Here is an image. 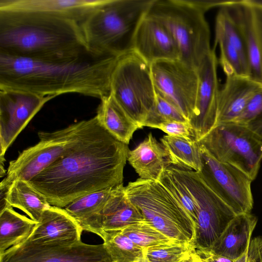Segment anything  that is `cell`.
Wrapping results in <instances>:
<instances>
[{"instance_id": "obj_10", "label": "cell", "mask_w": 262, "mask_h": 262, "mask_svg": "<svg viewBox=\"0 0 262 262\" xmlns=\"http://www.w3.org/2000/svg\"><path fill=\"white\" fill-rule=\"evenodd\" d=\"M80 121L53 132H39V142L9 163L0 188L9 189L17 179L28 182L63 154L80 127Z\"/></svg>"}, {"instance_id": "obj_40", "label": "cell", "mask_w": 262, "mask_h": 262, "mask_svg": "<svg viewBox=\"0 0 262 262\" xmlns=\"http://www.w3.org/2000/svg\"><path fill=\"white\" fill-rule=\"evenodd\" d=\"M181 262H202L196 250L192 252L189 255Z\"/></svg>"}, {"instance_id": "obj_28", "label": "cell", "mask_w": 262, "mask_h": 262, "mask_svg": "<svg viewBox=\"0 0 262 262\" xmlns=\"http://www.w3.org/2000/svg\"><path fill=\"white\" fill-rule=\"evenodd\" d=\"M168 154L170 165L184 167L200 172L202 162L200 145L195 140H189L169 135L160 139Z\"/></svg>"}, {"instance_id": "obj_24", "label": "cell", "mask_w": 262, "mask_h": 262, "mask_svg": "<svg viewBox=\"0 0 262 262\" xmlns=\"http://www.w3.org/2000/svg\"><path fill=\"white\" fill-rule=\"evenodd\" d=\"M127 161L139 178L145 180L157 181L170 165L167 151L151 133L135 148L128 150Z\"/></svg>"}, {"instance_id": "obj_25", "label": "cell", "mask_w": 262, "mask_h": 262, "mask_svg": "<svg viewBox=\"0 0 262 262\" xmlns=\"http://www.w3.org/2000/svg\"><path fill=\"white\" fill-rule=\"evenodd\" d=\"M99 123L119 141L128 145L134 133L140 127L117 102L112 95L100 99L97 110Z\"/></svg>"}, {"instance_id": "obj_39", "label": "cell", "mask_w": 262, "mask_h": 262, "mask_svg": "<svg viewBox=\"0 0 262 262\" xmlns=\"http://www.w3.org/2000/svg\"><path fill=\"white\" fill-rule=\"evenodd\" d=\"M247 125L262 138V114Z\"/></svg>"}, {"instance_id": "obj_31", "label": "cell", "mask_w": 262, "mask_h": 262, "mask_svg": "<svg viewBox=\"0 0 262 262\" xmlns=\"http://www.w3.org/2000/svg\"><path fill=\"white\" fill-rule=\"evenodd\" d=\"M158 180L170 192L189 214L195 224L198 219V207L186 186L169 167H165Z\"/></svg>"}, {"instance_id": "obj_23", "label": "cell", "mask_w": 262, "mask_h": 262, "mask_svg": "<svg viewBox=\"0 0 262 262\" xmlns=\"http://www.w3.org/2000/svg\"><path fill=\"white\" fill-rule=\"evenodd\" d=\"M257 222V217L251 213L236 215L209 249L236 260L247 251Z\"/></svg>"}, {"instance_id": "obj_22", "label": "cell", "mask_w": 262, "mask_h": 262, "mask_svg": "<svg viewBox=\"0 0 262 262\" xmlns=\"http://www.w3.org/2000/svg\"><path fill=\"white\" fill-rule=\"evenodd\" d=\"M220 90L216 125L235 122L251 98L262 89V85L249 77L226 76Z\"/></svg>"}, {"instance_id": "obj_6", "label": "cell", "mask_w": 262, "mask_h": 262, "mask_svg": "<svg viewBox=\"0 0 262 262\" xmlns=\"http://www.w3.org/2000/svg\"><path fill=\"white\" fill-rule=\"evenodd\" d=\"M147 13L170 32L179 50V60L197 70L213 49L205 13L187 0H154Z\"/></svg>"}, {"instance_id": "obj_14", "label": "cell", "mask_w": 262, "mask_h": 262, "mask_svg": "<svg viewBox=\"0 0 262 262\" xmlns=\"http://www.w3.org/2000/svg\"><path fill=\"white\" fill-rule=\"evenodd\" d=\"M54 96H41L22 91L0 90V157L30 121Z\"/></svg>"}, {"instance_id": "obj_30", "label": "cell", "mask_w": 262, "mask_h": 262, "mask_svg": "<svg viewBox=\"0 0 262 262\" xmlns=\"http://www.w3.org/2000/svg\"><path fill=\"white\" fill-rule=\"evenodd\" d=\"M115 187L94 191L81 196L64 208L78 223H80L95 215L102 209L112 194Z\"/></svg>"}, {"instance_id": "obj_43", "label": "cell", "mask_w": 262, "mask_h": 262, "mask_svg": "<svg viewBox=\"0 0 262 262\" xmlns=\"http://www.w3.org/2000/svg\"><path fill=\"white\" fill-rule=\"evenodd\" d=\"M136 262H150L147 258H146L145 257L140 260H138Z\"/></svg>"}, {"instance_id": "obj_18", "label": "cell", "mask_w": 262, "mask_h": 262, "mask_svg": "<svg viewBox=\"0 0 262 262\" xmlns=\"http://www.w3.org/2000/svg\"><path fill=\"white\" fill-rule=\"evenodd\" d=\"M132 50L150 65L159 61L180 58L178 45L170 32L147 13L136 28Z\"/></svg>"}, {"instance_id": "obj_37", "label": "cell", "mask_w": 262, "mask_h": 262, "mask_svg": "<svg viewBox=\"0 0 262 262\" xmlns=\"http://www.w3.org/2000/svg\"><path fill=\"white\" fill-rule=\"evenodd\" d=\"M234 262H262V235L251 239L246 252Z\"/></svg>"}, {"instance_id": "obj_13", "label": "cell", "mask_w": 262, "mask_h": 262, "mask_svg": "<svg viewBox=\"0 0 262 262\" xmlns=\"http://www.w3.org/2000/svg\"><path fill=\"white\" fill-rule=\"evenodd\" d=\"M0 262H112L103 244L34 243L26 239L0 255Z\"/></svg>"}, {"instance_id": "obj_12", "label": "cell", "mask_w": 262, "mask_h": 262, "mask_svg": "<svg viewBox=\"0 0 262 262\" xmlns=\"http://www.w3.org/2000/svg\"><path fill=\"white\" fill-rule=\"evenodd\" d=\"M150 66L156 92L176 107L189 122L195 108L199 84L197 70L179 60H162Z\"/></svg>"}, {"instance_id": "obj_3", "label": "cell", "mask_w": 262, "mask_h": 262, "mask_svg": "<svg viewBox=\"0 0 262 262\" xmlns=\"http://www.w3.org/2000/svg\"><path fill=\"white\" fill-rule=\"evenodd\" d=\"M89 50L75 21L41 12L0 10V54L57 60Z\"/></svg>"}, {"instance_id": "obj_8", "label": "cell", "mask_w": 262, "mask_h": 262, "mask_svg": "<svg viewBox=\"0 0 262 262\" xmlns=\"http://www.w3.org/2000/svg\"><path fill=\"white\" fill-rule=\"evenodd\" d=\"M217 161L256 178L262 161V138L247 125L220 124L198 141Z\"/></svg>"}, {"instance_id": "obj_42", "label": "cell", "mask_w": 262, "mask_h": 262, "mask_svg": "<svg viewBox=\"0 0 262 262\" xmlns=\"http://www.w3.org/2000/svg\"><path fill=\"white\" fill-rule=\"evenodd\" d=\"M253 3L262 6V0H250Z\"/></svg>"}, {"instance_id": "obj_26", "label": "cell", "mask_w": 262, "mask_h": 262, "mask_svg": "<svg viewBox=\"0 0 262 262\" xmlns=\"http://www.w3.org/2000/svg\"><path fill=\"white\" fill-rule=\"evenodd\" d=\"M7 204L26 213L38 222L45 210L51 205L46 198L27 181L17 179L10 185L6 197Z\"/></svg>"}, {"instance_id": "obj_34", "label": "cell", "mask_w": 262, "mask_h": 262, "mask_svg": "<svg viewBox=\"0 0 262 262\" xmlns=\"http://www.w3.org/2000/svg\"><path fill=\"white\" fill-rule=\"evenodd\" d=\"M173 121L189 122L176 107L156 92L155 103L144 126L156 128L160 124Z\"/></svg>"}, {"instance_id": "obj_17", "label": "cell", "mask_w": 262, "mask_h": 262, "mask_svg": "<svg viewBox=\"0 0 262 262\" xmlns=\"http://www.w3.org/2000/svg\"><path fill=\"white\" fill-rule=\"evenodd\" d=\"M228 8L245 44L250 78L262 85V6L238 0Z\"/></svg>"}, {"instance_id": "obj_11", "label": "cell", "mask_w": 262, "mask_h": 262, "mask_svg": "<svg viewBox=\"0 0 262 262\" xmlns=\"http://www.w3.org/2000/svg\"><path fill=\"white\" fill-rule=\"evenodd\" d=\"M200 149L202 169L198 173L204 181L236 215L251 213L253 180L238 168L217 161L200 145Z\"/></svg>"}, {"instance_id": "obj_35", "label": "cell", "mask_w": 262, "mask_h": 262, "mask_svg": "<svg viewBox=\"0 0 262 262\" xmlns=\"http://www.w3.org/2000/svg\"><path fill=\"white\" fill-rule=\"evenodd\" d=\"M156 128L162 130L167 135L195 140V135L191 124L188 122L173 121L158 125Z\"/></svg>"}, {"instance_id": "obj_9", "label": "cell", "mask_w": 262, "mask_h": 262, "mask_svg": "<svg viewBox=\"0 0 262 262\" xmlns=\"http://www.w3.org/2000/svg\"><path fill=\"white\" fill-rule=\"evenodd\" d=\"M169 167L186 186L198 207L195 248L196 250L209 249L236 214L198 172L173 165Z\"/></svg>"}, {"instance_id": "obj_21", "label": "cell", "mask_w": 262, "mask_h": 262, "mask_svg": "<svg viewBox=\"0 0 262 262\" xmlns=\"http://www.w3.org/2000/svg\"><path fill=\"white\" fill-rule=\"evenodd\" d=\"M106 0H0V10L47 13L80 24Z\"/></svg>"}, {"instance_id": "obj_7", "label": "cell", "mask_w": 262, "mask_h": 262, "mask_svg": "<svg viewBox=\"0 0 262 262\" xmlns=\"http://www.w3.org/2000/svg\"><path fill=\"white\" fill-rule=\"evenodd\" d=\"M110 94L142 128L156 98L150 64L133 50L120 56L111 76Z\"/></svg>"}, {"instance_id": "obj_2", "label": "cell", "mask_w": 262, "mask_h": 262, "mask_svg": "<svg viewBox=\"0 0 262 262\" xmlns=\"http://www.w3.org/2000/svg\"><path fill=\"white\" fill-rule=\"evenodd\" d=\"M119 57L91 49L57 60L0 54V90L41 96L78 93L100 99L110 94L111 76Z\"/></svg>"}, {"instance_id": "obj_20", "label": "cell", "mask_w": 262, "mask_h": 262, "mask_svg": "<svg viewBox=\"0 0 262 262\" xmlns=\"http://www.w3.org/2000/svg\"><path fill=\"white\" fill-rule=\"evenodd\" d=\"M83 230L64 208L50 206L27 239L39 244H73L81 241Z\"/></svg>"}, {"instance_id": "obj_5", "label": "cell", "mask_w": 262, "mask_h": 262, "mask_svg": "<svg viewBox=\"0 0 262 262\" xmlns=\"http://www.w3.org/2000/svg\"><path fill=\"white\" fill-rule=\"evenodd\" d=\"M125 193L148 223L172 239L193 244L194 222L158 180L139 178L128 183Z\"/></svg>"}, {"instance_id": "obj_16", "label": "cell", "mask_w": 262, "mask_h": 262, "mask_svg": "<svg viewBox=\"0 0 262 262\" xmlns=\"http://www.w3.org/2000/svg\"><path fill=\"white\" fill-rule=\"evenodd\" d=\"M214 41L220 48L219 63L226 76L250 77L245 44L228 7H221L217 12Z\"/></svg>"}, {"instance_id": "obj_1", "label": "cell", "mask_w": 262, "mask_h": 262, "mask_svg": "<svg viewBox=\"0 0 262 262\" xmlns=\"http://www.w3.org/2000/svg\"><path fill=\"white\" fill-rule=\"evenodd\" d=\"M80 122L63 154L28 182L51 206L64 208L81 196L123 184L127 145L96 116Z\"/></svg>"}, {"instance_id": "obj_32", "label": "cell", "mask_w": 262, "mask_h": 262, "mask_svg": "<svg viewBox=\"0 0 262 262\" xmlns=\"http://www.w3.org/2000/svg\"><path fill=\"white\" fill-rule=\"evenodd\" d=\"M195 250L192 243L174 241L147 248L144 255L150 262H181Z\"/></svg>"}, {"instance_id": "obj_27", "label": "cell", "mask_w": 262, "mask_h": 262, "mask_svg": "<svg viewBox=\"0 0 262 262\" xmlns=\"http://www.w3.org/2000/svg\"><path fill=\"white\" fill-rule=\"evenodd\" d=\"M37 223L17 212L10 206L0 211V255L26 240Z\"/></svg>"}, {"instance_id": "obj_38", "label": "cell", "mask_w": 262, "mask_h": 262, "mask_svg": "<svg viewBox=\"0 0 262 262\" xmlns=\"http://www.w3.org/2000/svg\"><path fill=\"white\" fill-rule=\"evenodd\" d=\"M202 262H234V260L217 254L209 249L196 250Z\"/></svg>"}, {"instance_id": "obj_15", "label": "cell", "mask_w": 262, "mask_h": 262, "mask_svg": "<svg viewBox=\"0 0 262 262\" xmlns=\"http://www.w3.org/2000/svg\"><path fill=\"white\" fill-rule=\"evenodd\" d=\"M217 59L212 49L197 69L199 84L194 113L189 121L198 142L216 125L220 92Z\"/></svg>"}, {"instance_id": "obj_4", "label": "cell", "mask_w": 262, "mask_h": 262, "mask_svg": "<svg viewBox=\"0 0 262 262\" xmlns=\"http://www.w3.org/2000/svg\"><path fill=\"white\" fill-rule=\"evenodd\" d=\"M154 0H106L80 24L88 48L119 57L132 50L134 33Z\"/></svg>"}, {"instance_id": "obj_33", "label": "cell", "mask_w": 262, "mask_h": 262, "mask_svg": "<svg viewBox=\"0 0 262 262\" xmlns=\"http://www.w3.org/2000/svg\"><path fill=\"white\" fill-rule=\"evenodd\" d=\"M121 231L133 242L144 249L178 241L169 238L145 220L131 225Z\"/></svg>"}, {"instance_id": "obj_19", "label": "cell", "mask_w": 262, "mask_h": 262, "mask_svg": "<svg viewBox=\"0 0 262 262\" xmlns=\"http://www.w3.org/2000/svg\"><path fill=\"white\" fill-rule=\"evenodd\" d=\"M144 220L139 210L127 198L122 184L115 187L99 212L79 224L83 231L99 235L102 232L121 230Z\"/></svg>"}, {"instance_id": "obj_36", "label": "cell", "mask_w": 262, "mask_h": 262, "mask_svg": "<svg viewBox=\"0 0 262 262\" xmlns=\"http://www.w3.org/2000/svg\"><path fill=\"white\" fill-rule=\"evenodd\" d=\"M262 114V89L251 98L243 112L234 122L248 125Z\"/></svg>"}, {"instance_id": "obj_41", "label": "cell", "mask_w": 262, "mask_h": 262, "mask_svg": "<svg viewBox=\"0 0 262 262\" xmlns=\"http://www.w3.org/2000/svg\"><path fill=\"white\" fill-rule=\"evenodd\" d=\"M5 159L4 157H0V177L6 176L7 171H6L4 168V162Z\"/></svg>"}, {"instance_id": "obj_29", "label": "cell", "mask_w": 262, "mask_h": 262, "mask_svg": "<svg viewBox=\"0 0 262 262\" xmlns=\"http://www.w3.org/2000/svg\"><path fill=\"white\" fill-rule=\"evenodd\" d=\"M99 236L103 240L112 262H136L145 257L144 249L121 230L103 231Z\"/></svg>"}]
</instances>
